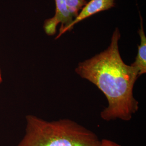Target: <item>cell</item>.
I'll list each match as a JSON object with an SVG mask.
<instances>
[{
  "mask_svg": "<svg viewBox=\"0 0 146 146\" xmlns=\"http://www.w3.org/2000/svg\"><path fill=\"white\" fill-rule=\"evenodd\" d=\"M55 13L52 17L45 20L43 29L48 36H53L60 25V34L72 23L79 12L88 2L87 0H55Z\"/></svg>",
  "mask_w": 146,
  "mask_h": 146,
  "instance_id": "cell-3",
  "label": "cell"
},
{
  "mask_svg": "<svg viewBox=\"0 0 146 146\" xmlns=\"http://www.w3.org/2000/svg\"><path fill=\"white\" fill-rule=\"evenodd\" d=\"M121 33L118 27L113 31L110 45L104 51L78 63L75 72L94 84L104 93L108 106L101 112V117L110 121H128L139 109L133 89L140 77L137 70L127 64L120 54Z\"/></svg>",
  "mask_w": 146,
  "mask_h": 146,
  "instance_id": "cell-1",
  "label": "cell"
},
{
  "mask_svg": "<svg viewBox=\"0 0 146 146\" xmlns=\"http://www.w3.org/2000/svg\"><path fill=\"white\" fill-rule=\"evenodd\" d=\"M25 135L17 146H121L69 119L46 121L36 116L26 117Z\"/></svg>",
  "mask_w": 146,
  "mask_h": 146,
  "instance_id": "cell-2",
  "label": "cell"
},
{
  "mask_svg": "<svg viewBox=\"0 0 146 146\" xmlns=\"http://www.w3.org/2000/svg\"><path fill=\"white\" fill-rule=\"evenodd\" d=\"M140 28L138 30V34L140 37V42L137 46V53L135 61L131 65L137 70L139 76L146 73V36L143 28V19L141 13H139Z\"/></svg>",
  "mask_w": 146,
  "mask_h": 146,
  "instance_id": "cell-5",
  "label": "cell"
},
{
  "mask_svg": "<svg viewBox=\"0 0 146 146\" xmlns=\"http://www.w3.org/2000/svg\"><path fill=\"white\" fill-rule=\"evenodd\" d=\"M3 81V78H2V72H1V70L0 68V84Z\"/></svg>",
  "mask_w": 146,
  "mask_h": 146,
  "instance_id": "cell-6",
  "label": "cell"
},
{
  "mask_svg": "<svg viewBox=\"0 0 146 146\" xmlns=\"http://www.w3.org/2000/svg\"><path fill=\"white\" fill-rule=\"evenodd\" d=\"M116 0H90L80 11L72 23L61 33L58 34L55 39H58L66 32L71 31L74 26L81 21L101 11H108L114 8Z\"/></svg>",
  "mask_w": 146,
  "mask_h": 146,
  "instance_id": "cell-4",
  "label": "cell"
}]
</instances>
